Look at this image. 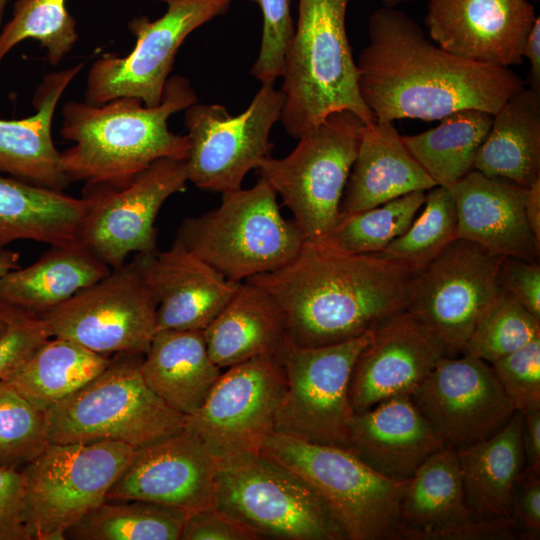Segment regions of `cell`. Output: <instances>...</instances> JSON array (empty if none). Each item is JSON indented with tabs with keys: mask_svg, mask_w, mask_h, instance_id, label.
Listing matches in <instances>:
<instances>
[{
	"mask_svg": "<svg viewBox=\"0 0 540 540\" xmlns=\"http://www.w3.org/2000/svg\"><path fill=\"white\" fill-rule=\"evenodd\" d=\"M444 447L410 395L390 397L353 416L349 450L387 478L410 479Z\"/></svg>",
	"mask_w": 540,
	"mask_h": 540,
	"instance_id": "cb8c5ba5",
	"label": "cell"
},
{
	"mask_svg": "<svg viewBox=\"0 0 540 540\" xmlns=\"http://www.w3.org/2000/svg\"><path fill=\"white\" fill-rule=\"evenodd\" d=\"M526 187L470 171L450 188L457 213V238L496 254L539 261L540 242L525 218Z\"/></svg>",
	"mask_w": 540,
	"mask_h": 540,
	"instance_id": "603a6c76",
	"label": "cell"
},
{
	"mask_svg": "<svg viewBox=\"0 0 540 540\" xmlns=\"http://www.w3.org/2000/svg\"><path fill=\"white\" fill-rule=\"evenodd\" d=\"M383 5L385 7H391V8H394L400 4H403V3H406V2H410V1H413V0H381Z\"/></svg>",
	"mask_w": 540,
	"mask_h": 540,
	"instance_id": "db71d44e",
	"label": "cell"
},
{
	"mask_svg": "<svg viewBox=\"0 0 540 540\" xmlns=\"http://www.w3.org/2000/svg\"><path fill=\"white\" fill-rule=\"evenodd\" d=\"M534 1H538V0H534Z\"/></svg>",
	"mask_w": 540,
	"mask_h": 540,
	"instance_id": "680465c9",
	"label": "cell"
},
{
	"mask_svg": "<svg viewBox=\"0 0 540 540\" xmlns=\"http://www.w3.org/2000/svg\"><path fill=\"white\" fill-rule=\"evenodd\" d=\"M0 540H31L24 516L22 471L0 466Z\"/></svg>",
	"mask_w": 540,
	"mask_h": 540,
	"instance_id": "7dc6e473",
	"label": "cell"
},
{
	"mask_svg": "<svg viewBox=\"0 0 540 540\" xmlns=\"http://www.w3.org/2000/svg\"><path fill=\"white\" fill-rule=\"evenodd\" d=\"M528 0H429L424 22L443 50L473 62L510 68L536 19Z\"/></svg>",
	"mask_w": 540,
	"mask_h": 540,
	"instance_id": "ffe728a7",
	"label": "cell"
},
{
	"mask_svg": "<svg viewBox=\"0 0 540 540\" xmlns=\"http://www.w3.org/2000/svg\"><path fill=\"white\" fill-rule=\"evenodd\" d=\"M196 102L190 81L173 75L154 107L135 97H119L100 105L65 103L61 135L74 143L60 152L66 177L85 185L117 183L160 158L186 160L189 139L169 130L168 119Z\"/></svg>",
	"mask_w": 540,
	"mask_h": 540,
	"instance_id": "3957f363",
	"label": "cell"
},
{
	"mask_svg": "<svg viewBox=\"0 0 540 540\" xmlns=\"http://www.w3.org/2000/svg\"><path fill=\"white\" fill-rule=\"evenodd\" d=\"M19 258L18 252L7 249L0 251V279L9 271L19 267Z\"/></svg>",
	"mask_w": 540,
	"mask_h": 540,
	"instance_id": "f5cc1de1",
	"label": "cell"
},
{
	"mask_svg": "<svg viewBox=\"0 0 540 540\" xmlns=\"http://www.w3.org/2000/svg\"><path fill=\"white\" fill-rule=\"evenodd\" d=\"M135 450L117 441L49 443L22 471L31 540H64L69 528L107 500Z\"/></svg>",
	"mask_w": 540,
	"mask_h": 540,
	"instance_id": "30bf717a",
	"label": "cell"
},
{
	"mask_svg": "<svg viewBox=\"0 0 540 540\" xmlns=\"http://www.w3.org/2000/svg\"><path fill=\"white\" fill-rule=\"evenodd\" d=\"M473 170L526 188L540 180V92L523 87L493 115Z\"/></svg>",
	"mask_w": 540,
	"mask_h": 540,
	"instance_id": "d6a6232c",
	"label": "cell"
},
{
	"mask_svg": "<svg viewBox=\"0 0 540 540\" xmlns=\"http://www.w3.org/2000/svg\"><path fill=\"white\" fill-rule=\"evenodd\" d=\"M187 182L186 161L165 157L124 181L85 185L78 242L111 269L131 253L156 251L159 210Z\"/></svg>",
	"mask_w": 540,
	"mask_h": 540,
	"instance_id": "4fadbf2b",
	"label": "cell"
},
{
	"mask_svg": "<svg viewBox=\"0 0 540 540\" xmlns=\"http://www.w3.org/2000/svg\"><path fill=\"white\" fill-rule=\"evenodd\" d=\"M504 257L457 238L414 273L406 311L447 356L464 353L478 321L501 293L498 271Z\"/></svg>",
	"mask_w": 540,
	"mask_h": 540,
	"instance_id": "7c38bea8",
	"label": "cell"
},
{
	"mask_svg": "<svg viewBox=\"0 0 540 540\" xmlns=\"http://www.w3.org/2000/svg\"><path fill=\"white\" fill-rule=\"evenodd\" d=\"M369 43L357 64L361 97L376 121H425L465 109L495 114L525 82L510 68L455 56L395 7L368 20Z\"/></svg>",
	"mask_w": 540,
	"mask_h": 540,
	"instance_id": "6da1fadb",
	"label": "cell"
},
{
	"mask_svg": "<svg viewBox=\"0 0 540 540\" xmlns=\"http://www.w3.org/2000/svg\"><path fill=\"white\" fill-rule=\"evenodd\" d=\"M215 506L260 538L346 540L321 495L260 452L217 458Z\"/></svg>",
	"mask_w": 540,
	"mask_h": 540,
	"instance_id": "ba28073f",
	"label": "cell"
},
{
	"mask_svg": "<svg viewBox=\"0 0 540 540\" xmlns=\"http://www.w3.org/2000/svg\"><path fill=\"white\" fill-rule=\"evenodd\" d=\"M522 411L491 437L457 450L471 519L511 518L516 484L525 469Z\"/></svg>",
	"mask_w": 540,
	"mask_h": 540,
	"instance_id": "f1b7e54d",
	"label": "cell"
},
{
	"mask_svg": "<svg viewBox=\"0 0 540 540\" xmlns=\"http://www.w3.org/2000/svg\"><path fill=\"white\" fill-rule=\"evenodd\" d=\"M48 444L46 412L0 381V466L26 465Z\"/></svg>",
	"mask_w": 540,
	"mask_h": 540,
	"instance_id": "60d3db41",
	"label": "cell"
},
{
	"mask_svg": "<svg viewBox=\"0 0 540 540\" xmlns=\"http://www.w3.org/2000/svg\"><path fill=\"white\" fill-rule=\"evenodd\" d=\"M444 356V347L409 312L391 317L373 331L354 364L349 386L353 413L410 395Z\"/></svg>",
	"mask_w": 540,
	"mask_h": 540,
	"instance_id": "44dd1931",
	"label": "cell"
},
{
	"mask_svg": "<svg viewBox=\"0 0 540 540\" xmlns=\"http://www.w3.org/2000/svg\"><path fill=\"white\" fill-rule=\"evenodd\" d=\"M66 0H17L13 15L0 32V64L25 39L37 40L47 51L48 62L57 65L78 39L77 23Z\"/></svg>",
	"mask_w": 540,
	"mask_h": 540,
	"instance_id": "74e56055",
	"label": "cell"
},
{
	"mask_svg": "<svg viewBox=\"0 0 540 540\" xmlns=\"http://www.w3.org/2000/svg\"><path fill=\"white\" fill-rule=\"evenodd\" d=\"M423 205L422 213L407 230L376 255L419 268L457 239V213L450 188H431Z\"/></svg>",
	"mask_w": 540,
	"mask_h": 540,
	"instance_id": "f35d334b",
	"label": "cell"
},
{
	"mask_svg": "<svg viewBox=\"0 0 540 540\" xmlns=\"http://www.w3.org/2000/svg\"><path fill=\"white\" fill-rule=\"evenodd\" d=\"M7 328L0 336V381L11 378L49 338L43 318L22 310L0 305Z\"/></svg>",
	"mask_w": 540,
	"mask_h": 540,
	"instance_id": "ee69618b",
	"label": "cell"
},
{
	"mask_svg": "<svg viewBox=\"0 0 540 540\" xmlns=\"http://www.w3.org/2000/svg\"><path fill=\"white\" fill-rule=\"evenodd\" d=\"M426 192L418 191L382 205L339 216L323 237L316 239L352 254H377L403 234L423 206Z\"/></svg>",
	"mask_w": 540,
	"mask_h": 540,
	"instance_id": "8d00e7d4",
	"label": "cell"
},
{
	"mask_svg": "<svg viewBox=\"0 0 540 540\" xmlns=\"http://www.w3.org/2000/svg\"><path fill=\"white\" fill-rule=\"evenodd\" d=\"M365 125L351 111L334 112L302 134L287 156L259 161L260 178L292 212L306 239H319L336 224Z\"/></svg>",
	"mask_w": 540,
	"mask_h": 540,
	"instance_id": "9c48e42d",
	"label": "cell"
},
{
	"mask_svg": "<svg viewBox=\"0 0 540 540\" xmlns=\"http://www.w3.org/2000/svg\"><path fill=\"white\" fill-rule=\"evenodd\" d=\"M110 359L73 341L51 337L5 381L46 412L95 378Z\"/></svg>",
	"mask_w": 540,
	"mask_h": 540,
	"instance_id": "836d02e7",
	"label": "cell"
},
{
	"mask_svg": "<svg viewBox=\"0 0 540 540\" xmlns=\"http://www.w3.org/2000/svg\"><path fill=\"white\" fill-rule=\"evenodd\" d=\"M217 458L194 433L181 431L136 449L107 500H144L188 515L215 506Z\"/></svg>",
	"mask_w": 540,
	"mask_h": 540,
	"instance_id": "d6986e66",
	"label": "cell"
},
{
	"mask_svg": "<svg viewBox=\"0 0 540 540\" xmlns=\"http://www.w3.org/2000/svg\"><path fill=\"white\" fill-rule=\"evenodd\" d=\"M498 282L501 291L540 319L539 261L504 257L498 271Z\"/></svg>",
	"mask_w": 540,
	"mask_h": 540,
	"instance_id": "f6af8a7d",
	"label": "cell"
},
{
	"mask_svg": "<svg viewBox=\"0 0 540 540\" xmlns=\"http://www.w3.org/2000/svg\"><path fill=\"white\" fill-rule=\"evenodd\" d=\"M85 208L82 197L0 174V251L17 240L77 243Z\"/></svg>",
	"mask_w": 540,
	"mask_h": 540,
	"instance_id": "4dcf8cb0",
	"label": "cell"
},
{
	"mask_svg": "<svg viewBox=\"0 0 540 540\" xmlns=\"http://www.w3.org/2000/svg\"><path fill=\"white\" fill-rule=\"evenodd\" d=\"M7 328V319L5 314L0 310V336L5 332Z\"/></svg>",
	"mask_w": 540,
	"mask_h": 540,
	"instance_id": "11a10c76",
	"label": "cell"
},
{
	"mask_svg": "<svg viewBox=\"0 0 540 540\" xmlns=\"http://www.w3.org/2000/svg\"><path fill=\"white\" fill-rule=\"evenodd\" d=\"M259 5L263 26L258 57L251 74L261 84L274 83L283 75L284 56L294 33L290 0H248Z\"/></svg>",
	"mask_w": 540,
	"mask_h": 540,
	"instance_id": "b9f144b4",
	"label": "cell"
},
{
	"mask_svg": "<svg viewBox=\"0 0 540 540\" xmlns=\"http://www.w3.org/2000/svg\"><path fill=\"white\" fill-rule=\"evenodd\" d=\"M540 337V319L501 291L471 333L463 354L493 363Z\"/></svg>",
	"mask_w": 540,
	"mask_h": 540,
	"instance_id": "ab89813d",
	"label": "cell"
},
{
	"mask_svg": "<svg viewBox=\"0 0 540 540\" xmlns=\"http://www.w3.org/2000/svg\"><path fill=\"white\" fill-rule=\"evenodd\" d=\"M256 532L216 506L187 516L180 540H258Z\"/></svg>",
	"mask_w": 540,
	"mask_h": 540,
	"instance_id": "bcb514c9",
	"label": "cell"
},
{
	"mask_svg": "<svg viewBox=\"0 0 540 540\" xmlns=\"http://www.w3.org/2000/svg\"><path fill=\"white\" fill-rule=\"evenodd\" d=\"M203 332L209 355L221 369L260 355L281 357L288 342L282 307L264 288L247 280L239 282Z\"/></svg>",
	"mask_w": 540,
	"mask_h": 540,
	"instance_id": "4316f807",
	"label": "cell"
},
{
	"mask_svg": "<svg viewBox=\"0 0 540 540\" xmlns=\"http://www.w3.org/2000/svg\"><path fill=\"white\" fill-rule=\"evenodd\" d=\"M540 473L524 469L513 495L512 520L525 539L540 535Z\"/></svg>",
	"mask_w": 540,
	"mask_h": 540,
	"instance_id": "c3c4849f",
	"label": "cell"
},
{
	"mask_svg": "<svg viewBox=\"0 0 540 540\" xmlns=\"http://www.w3.org/2000/svg\"><path fill=\"white\" fill-rule=\"evenodd\" d=\"M188 514L180 508L144 500H107L69 528L74 540H180Z\"/></svg>",
	"mask_w": 540,
	"mask_h": 540,
	"instance_id": "d590c367",
	"label": "cell"
},
{
	"mask_svg": "<svg viewBox=\"0 0 540 540\" xmlns=\"http://www.w3.org/2000/svg\"><path fill=\"white\" fill-rule=\"evenodd\" d=\"M140 372L148 387L184 416L194 414L221 375L203 330H159L143 355Z\"/></svg>",
	"mask_w": 540,
	"mask_h": 540,
	"instance_id": "83f0119b",
	"label": "cell"
},
{
	"mask_svg": "<svg viewBox=\"0 0 540 540\" xmlns=\"http://www.w3.org/2000/svg\"><path fill=\"white\" fill-rule=\"evenodd\" d=\"M84 63L49 73L35 91L36 112L18 120L0 119V172L62 191L70 183L52 137L56 106Z\"/></svg>",
	"mask_w": 540,
	"mask_h": 540,
	"instance_id": "484cf974",
	"label": "cell"
},
{
	"mask_svg": "<svg viewBox=\"0 0 540 540\" xmlns=\"http://www.w3.org/2000/svg\"><path fill=\"white\" fill-rule=\"evenodd\" d=\"M437 186L403 142L393 122L366 124L348 177L340 215L364 211Z\"/></svg>",
	"mask_w": 540,
	"mask_h": 540,
	"instance_id": "d4e9b609",
	"label": "cell"
},
{
	"mask_svg": "<svg viewBox=\"0 0 540 540\" xmlns=\"http://www.w3.org/2000/svg\"><path fill=\"white\" fill-rule=\"evenodd\" d=\"M159 1H164V2H167V1H170V0H159Z\"/></svg>",
	"mask_w": 540,
	"mask_h": 540,
	"instance_id": "6f0895ef",
	"label": "cell"
},
{
	"mask_svg": "<svg viewBox=\"0 0 540 540\" xmlns=\"http://www.w3.org/2000/svg\"><path fill=\"white\" fill-rule=\"evenodd\" d=\"M524 213L531 232L540 242V180L527 189Z\"/></svg>",
	"mask_w": 540,
	"mask_h": 540,
	"instance_id": "816d5d0a",
	"label": "cell"
},
{
	"mask_svg": "<svg viewBox=\"0 0 540 540\" xmlns=\"http://www.w3.org/2000/svg\"><path fill=\"white\" fill-rule=\"evenodd\" d=\"M492 121L493 114L465 109L442 118L432 129L402 139L436 185L451 188L474 169Z\"/></svg>",
	"mask_w": 540,
	"mask_h": 540,
	"instance_id": "e575fe53",
	"label": "cell"
},
{
	"mask_svg": "<svg viewBox=\"0 0 540 540\" xmlns=\"http://www.w3.org/2000/svg\"><path fill=\"white\" fill-rule=\"evenodd\" d=\"M157 302L133 262L40 316L51 337L95 353L144 355L155 333Z\"/></svg>",
	"mask_w": 540,
	"mask_h": 540,
	"instance_id": "2e32d148",
	"label": "cell"
},
{
	"mask_svg": "<svg viewBox=\"0 0 540 540\" xmlns=\"http://www.w3.org/2000/svg\"><path fill=\"white\" fill-rule=\"evenodd\" d=\"M525 470L540 473V406L522 411Z\"/></svg>",
	"mask_w": 540,
	"mask_h": 540,
	"instance_id": "681fc988",
	"label": "cell"
},
{
	"mask_svg": "<svg viewBox=\"0 0 540 540\" xmlns=\"http://www.w3.org/2000/svg\"><path fill=\"white\" fill-rule=\"evenodd\" d=\"M111 268L80 243L53 245L0 279V305L42 316L107 276Z\"/></svg>",
	"mask_w": 540,
	"mask_h": 540,
	"instance_id": "f546056e",
	"label": "cell"
},
{
	"mask_svg": "<svg viewBox=\"0 0 540 540\" xmlns=\"http://www.w3.org/2000/svg\"><path fill=\"white\" fill-rule=\"evenodd\" d=\"M298 20L284 56L280 120L298 139L328 115L348 110L376 121L364 103L346 33L350 0H298Z\"/></svg>",
	"mask_w": 540,
	"mask_h": 540,
	"instance_id": "277c9868",
	"label": "cell"
},
{
	"mask_svg": "<svg viewBox=\"0 0 540 540\" xmlns=\"http://www.w3.org/2000/svg\"><path fill=\"white\" fill-rule=\"evenodd\" d=\"M232 0H170L166 12L154 21L141 16L130 20L136 38L124 57L104 54L87 74L85 101L104 104L119 97H135L157 106L184 40L196 29L225 14Z\"/></svg>",
	"mask_w": 540,
	"mask_h": 540,
	"instance_id": "9a60e30c",
	"label": "cell"
},
{
	"mask_svg": "<svg viewBox=\"0 0 540 540\" xmlns=\"http://www.w3.org/2000/svg\"><path fill=\"white\" fill-rule=\"evenodd\" d=\"M142 357L116 353L95 378L49 408V443L117 441L139 449L181 431L186 416L148 387Z\"/></svg>",
	"mask_w": 540,
	"mask_h": 540,
	"instance_id": "8992f818",
	"label": "cell"
},
{
	"mask_svg": "<svg viewBox=\"0 0 540 540\" xmlns=\"http://www.w3.org/2000/svg\"><path fill=\"white\" fill-rule=\"evenodd\" d=\"M132 262L157 302L155 332L204 330L239 284L225 278L176 238L168 250L135 254Z\"/></svg>",
	"mask_w": 540,
	"mask_h": 540,
	"instance_id": "7402d4cb",
	"label": "cell"
},
{
	"mask_svg": "<svg viewBox=\"0 0 540 540\" xmlns=\"http://www.w3.org/2000/svg\"><path fill=\"white\" fill-rule=\"evenodd\" d=\"M491 367L516 410L540 406V337L497 359Z\"/></svg>",
	"mask_w": 540,
	"mask_h": 540,
	"instance_id": "7bdbcfd3",
	"label": "cell"
},
{
	"mask_svg": "<svg viewBox=\"0 0 540 540\" xmlns=\"http://www.w3.org/2000/svg\"><path fill=\"white\" fill-rule=\"evenodd\" d=\"M176 239L237 283L281 268L306 240L297 223L283 217L275 191L262 178L222 193L215 209L183 219Z\"/></svg>",
	"mask_w": 540,
	"mask_h": 540,
	"instance_id": "5b68a950",
	"label": "cell"
},
{
	"mask_svg": "<svg viewBox=\"0 0 540 540\" xmlns=\"http://www.w3.org/2000/svg\"><path fill=\"white\" fill-rule=\"evenodd\" d=\"M417 269L306 239L287 264L247 281L264 288L282 307L292 343L319 347L372 332L406 311Z\"/></svg>",
	"mask_w": 540,
	"mask_h": 540,
	"instance_id": "7a4b0ae2",
	"label": "cell"
},
{
	"mask_svg": "<svg viewBox=\"0 0 540 540\" xmlns=\"http://www.w3.org/2000/svg\"><path fill=\"white\" fill-rule=\"evenodd\" d=\"M410 398L456 451L491 437L517 411L491 365L468 354L442 357Z\"/></svg>",
	"mask_w": 540,
	"mask_h": 540,
	"instance_id": "ac0fdd59",
	"label": "cell"
},
{
	"mask_svg": "<svg viewBox=\"0 0 540 540\" xmlns=\"http://www.w3.org/2000/svg\"><path fill=\"white\" fill-rule=\"evenodd\" d=\"M372 332L319 347H301L289 338L281 354L286 389L274 432L310 443L349 449L353 410L350 379Z\"/></svg>",
	"mask_w": 540,
	"mask_h": 540,
	"instance_id": "8fae6325",
	"label": "cell"
},
{
	"mask_svg": "<svg viewBox=\"0 0 540 540\" xmlns=\"http://www.w3.org/2000/svg\"><path fill=\"white\" fill-rule=\"evenodd\" d=\"M308 482L325 500L346 540H395L408 480L387 478L349 449L272 432L259 451Z\"/></svg>",
	"mask_w": 540,
	"mask_h": 540,
	"instance_id": "52a82bcc",
	"label": "cell"
},
{
	"mask_svg": "<svg viewBox=\"0 0 540 540\" xmlns=\"http://www.w3.org/2000/svg\"><path fill=\"white\" fill-rule=\"evenodd\" d=\"M400 540H439L471 520L456 450L432 454L409 479L401 503Z\"/></svg>",
	"mask_w": 540,
	"mask_h": 540,
	"instance_id": "1f68e13d",
	"label": "cell"
},
{
	"mask_svg": "<svg viewBox=\"0 0 540 540\" xmlns=\"http://www.w3.org/2000/svg\"><path fill=\"white\" fill-rule=\"evenodd\" d=\"M8 1L9 0H0V25L2 23L3 16H4V13H5V9H6V6L8 4Z\"/></svg>",
	"mask_w": 540,
	"mask_h": 540,
	"instance_id": "9f6ffc18",
	"label": "cell"
},
{
	"mask_svg": "<svg viewBox=\"0 0 540 540\" xmlns=\"http://www.w3.org/2000/svg\"><path fill=\"white\" fill-rule=\"evenodd\" d=\"M285 389L279 356L251 358L221 373L201 407L185 417L184 428L198 436L216 458L258 453L274 432Z\"/></svg>",
	"mask_w": 540,
	"mask_h": 540,
	"instance_id": "e0dca14e",
	"label": "cell"
},
{
	"mask_svg": "<svg viewBox=\"0 0 540 540\" xmlns=\"http://www.w3.org/2000/svg\"><path fill=\"white\" fill-rule=\"evenodd\" d=\"M283 102L282 91L267 83L246 110L235 116L220 104L196 102L185 109L188 181L211 192L242 188L248 172L273 148L270 134L280 120Z\"/></svg>",
	"mask_w": 540,
	"mask_h": 540,
	"instance_id": "5bb4252c",
	"label": "cell"
},
{
	"mask_svg": "<svg viewBox=\"0 0 540 540\" xmlns=\"http://www.w3.org/2000/svg\"><path fill=\"white\" fill-rule=\"evenodd\" d=\"M523 58L530 62L529 88L540 92V18L536 17L523 47Z\"/></svg>",
	"mask_w": 540,
	"mask_h": 540,
	"instance_id": "f907efd6",
	"label": "cell"
}]
</instances>
